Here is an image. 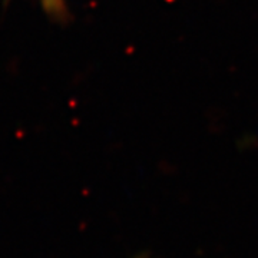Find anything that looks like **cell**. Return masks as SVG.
<instances>
[{"mask_svg":"<svg viewBox=\"0 0 258 258\" xmlns=\"http://www.w3.org/2000/svg\"><path fill=\"white\" fill-rule=\"evenodd\" d=\"M43 9L52 15H62L64 10L63 0H40Z\"/></svg>","mask_w":258,"mask_h":258,"instance_id":"6da1fadb","label":"cell"},{"mask_svg":"<svg viewBox=\"0 0 258 258\" xmlns=\"http://www.w3.org/2000/svg\"><path fill=\"white\" fill-rule=\"evenodd\" d=\"M137 258H147V257H137Z\"/></svg>","mask_w":258,"mask_h":258,"instance_id":"7a4b0ae2","label":"cell"}]
</instances>
